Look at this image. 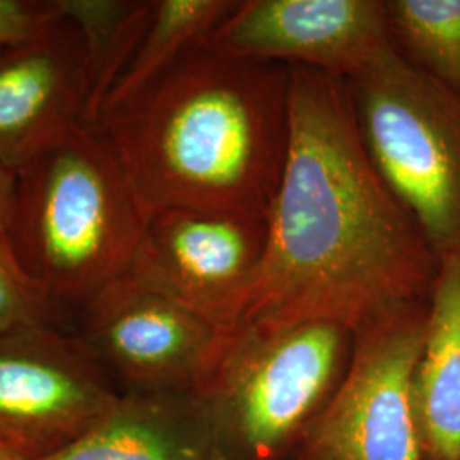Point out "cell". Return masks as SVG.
I'll return each mask as SVG.
<instances>
[{
    "instance_id": "ba28073f",
    "label": "cell",
    "mask_w": 460,
    "mask_h": 460,
    "mask_svg": "<svg viewBox=\"0 0 460 460\" xmlns=\"http://www.w3.org/2000/svg\"><path fill=\"white\" fill-rule=\"evenodd\" d=\"M226 331L128 275L84 304L79 341L133 393L195 394Z\"/></svg>"
},
{
    "instance_id": "ffe728a7",
    "label": "cell",
    "mask_w": 460,
    "mask_h": 460,
    "mask_svg": "<svg viewBox=\"0 0 460 460\" xmlns=\"http://www.w3.org/2000/svg\"><path fill=\"white\" fill-rule=\"evenodd\" d=\"M0 460H28L24 459V457H21V456H17L16 452H13V450H9L7 447H4V445L0 444Z\"/></svg>"
},
{
    "instance_id": "5b68a950",
    "label": "cell",
    "mask_w": 460,
    "mask_h": 460,
    "mask_svg": "<svg viewBox=\"0 0 460 460\" xmlns=\"http://www.w3.org/2000/svg\"><path fill=\"white\" fill-rule=\"evenodd\" d=\"M365 154L438 258L460 252V96L394 45L346 79Z\"/></svg>"
},
{
    "instance_id": "9a60e30c",
    "label": "cell",
    "mask_w": 460,
    "mask_h": 460,
    "mask_svg": "<svg viewBox=\"0 0 460 460\" xmlns=\"http://www.w3.org/2000/svg\"><path fill=\"white\" fill-rule=\"evenodd\" d=\"M235 5L232 0L152 2L147 28L106 99L101 121L146 89L186 49L203 41Z\"/></svg>"
},
{
    "instance_id": "8992f818",
    "label": "cell",
    "mask_w": 460,
    "mask_h": 460,
    "mask_svg": "<svg viewBox=\"0 0 460 460\" xmlns=\"http://www.w3.org/2000/svg\"><path fill=\"white\" fill-rule=\"evenodd\" d=\"M427 305L395 314L353 336L343 377L305 429L304 459H425L414 376Z\"/></svg>"
},
{
    "instance_id": "5bb4252c",
    "label": "cell",
    "mask_w": 460,
    "mask_h": 460,
    "mask_svg": "<svg viewBox=\"0 0 460 460\" xmlns=\"http://www.w3.org/2000/svg\"><path fill=\"white\" fill-rule=\"evenodd\" d=\"M53 7L83 38L89 84L84 125L98 128L104 102L147 28L152 2L53 0Z\"/></svg>"
},
{
    "instance_id": "6da1fadb",
    "label": "cell",
    "mask_w": 460,
    "mask_h": 460,
    "mask_svg": "<svg viewBox=\"0 0 460 460\" xmlns=\"http://www.w3.org/2000/svg\"><path fill=\"white\" fill-rule=\"evenodd\" d=\"M440 258L378 178L343 79L292 66L290 137L241 324L323 321L353 336L427 305Z\"/></svg>"
},
{
    "instance_id": "ac0fdd59",
    "label": "cell",
    "mask_w": 460,
    "mask_h": 460,
    "mask_svg": "<svg viewBox=\"0 0 460 460\" xmlns=\"http://www.w3.org/2000/svg\"><path fill=\"white\" fill-rule=\"evenodd\" d=\"M57 17L53 0H0V45L31 38Z\"/></svg>"
},
{
    "instance_id": "277c9868",
    "label": "cell",
    "mask_w": 460,
    "mask_h": 460,
    "mask_svg": "<svg viewBox=\"0 0 460 460\" xmlns=\"http://www.w3.org/2000/svg\"><path fill=\"white\" fill-rule=\"evenodd\" d=\"M353 334L323 323L239 324L195 395L220 444L270 459L307 429L345 374Z\"/></svg>"
},
{
    "instance_id": "9c48e42d",
    "label": "cell",
    "mask_w": 460,
    "mask_h": 460,
    "mask_svg": "<svg viewBox=\"0 0 460 460\" xmlns=\"http://www.w3.org/2000/svg\"><path fill=\"white\" fill-rule=\"evenodd\" d=\"M264 249L266 218L165 208L146 220L127 275L229 332L241 324Z\"/></svg>"
},
{
    "instance_id": "2e32d148",
    "label": "cell",
    "mask_w": 460,
    "mask_h": 460,
    "mask_svg": "<svg viewBox=\"0 0 460 460\" xmlns=\"http://www.w3.org/2000/svg\"><path fill=\"white\" fill-rule=\"evenodd\" d=\"M385 7L395 49L460 96V0H385Z\"/></svg>"
},
{
    "instance_id": "7c38bea8",
    "label": "cell",
    "mask_w": 460,
    "mask_h": 460,
    "mask_svg": "<svg viewBox=\"0 0 460 460\" xmlns=\"http://www.w3.org/2000/svg\"><path fill=\"white\" fill-rule=\"evenodd\" d=\"M45 460H230L195 394L133 393Z\"/></svg>"
},
{
    "instance_id": "52a82bcc",
    "label": "cell",
    "mask_w": 460,
    "mask_h": 460,
    "mask_svg": "<svg viewBox=\"0 0 460 460\" xmlns=\"http://www.w3.org/2000/svg\"><path fill=\"white\" fill-rule=\"evenodd\" d=\"M118 395L79 338L51 324L0 334V444L17 456L45 460L58 454Z\"/></svg>"
},
{
    "instance_id": "3957f363",
    "label": "cell",
    "mask_w": 460,
    "mask_h": 460,
    "mask_svg": "<svg viewBox=\"0 0 460 460\" xmlns=\"http://www.w3.org/2000/svg\"><path fill=\"white\" fill-rule=\"evenodd\" d=\"M146 218L108 135L81 125L17 171L5 239L55 302L87 304L128 273Z\"/></svg>"
},
{
    "instance_id": "30bf717a",
    "label": "cell",
    "mask_w": 460,
    "mask_h": 460,
    "mask_svg": "<svg viewBox=\"0 0 460 460\" xmlns=\"http://www.w3.org/2000/svg\"><path fill=\"white\" fill-rule=\"evenodd\" d=\"M205 41L232 57L349 79L391 49L382 0H244Z\"/></svg>"
},
{
    "instance_id": "e0dca14e",
    "label": "cell",
    "mask_w": 460,
    "mask_h": 460,
    "mask_svg": "<svg viewBox=\"0 0 460 460\" xmlns=\"http://www.w3.org/2000/svg\"><path fill=\"white\" fill-rule=\"evenodd\" d=\"M55 302L17 263L9 243L0 237V334L49 324Z\"/></svg>"
},
{
    "instance_id": "7a4b0ae2",
    "label": "cell",
    "mask_w": 460,
    "mask_h": 460,
    "mask_svg": "<svg viewBox=\"0 0 460 460\" xmlns=\"http://www.w3.org/2000/svg\"><path fill=\"white\" fill-rule=\"evenodd\" d=\"M292 66L205 40L101 121L138 208L266 218L290 137Z\"/></svg>"
},
{
    "instance_id": "4fadbf2b",
    "label": "cell",
    "mask_w": 460,
    "mask_h": 460,
    "mask_svg": "<svg viewBox=\"0 0 460 460\" xmlns=\"http://www.w3.org/2000/svg\"><path fill=\"white\" fill-rule=\"evenodd\" d=\"M414 399L425 456L460 460V252L440 260L428 298Z\"/></svg>"
},
{
    "instance_id": "d6986e66",
    "label": "cell",
    "mask_w": 460,
    "mask_h": 460,
    "mask_svg": "<svg viewBox=\"0 0 460 460\" xmlns=\"http://www.w3.org/2000/svg\"><path fill=\"white\" fill-rule=\"evenodd\" d=\"M17 172L0 161V237H5L16 201Z\"/></svg>"
},
{
    "instance_id": "8fae6325",
    "label": "cell",
    "mask_w": 460,
    "mask_h": 460,
    "mask_svg": "<svg viewBox=\"0 0 460 460\" xmlns=\"http://www.w3.org/2000/svg\"><path fill=\"white\" fill-rule=\"evenodd\" d=\"M87 91L83 38L66 17L0 45V161L17 172L84 125Z\"/></svg>"
}]
</instances>
